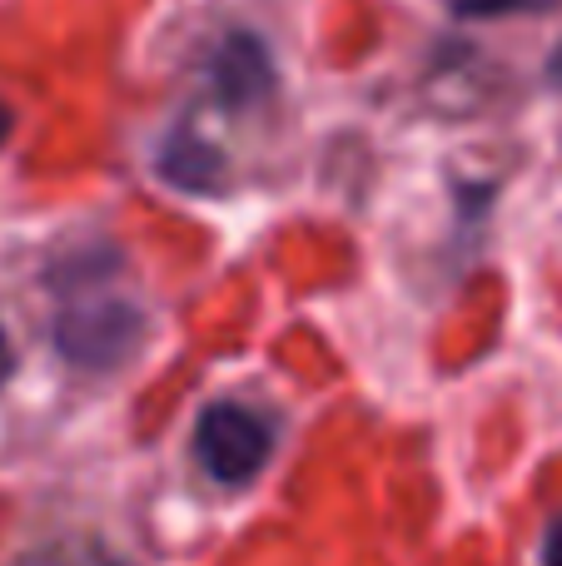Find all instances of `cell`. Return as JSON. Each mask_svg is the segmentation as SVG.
Returning <instances> with one entry per match:
<instances>
[{"instance_id": "cell-4", "label": "cell", "mask_w": 562, "mask_h": 566, "mask_svg": "<svg viewBox=\"0 0 562 566\" xmlns=\"http://www.w3.org/2000/svg\"><path fill=\"white\" fill-rule=\"evenodd\" d=\"M159 175L175 189H185V195H219V185H225V159H219V149H209L195 129H175V135L165 139V149H159Z\"/></svg>"}, {"instance_id": "cell-3", "label": "cell", "mask_w": 562, "mask_h": 566, "mask_svg": "<svg viewBox=\"0 0 562 566\" xmlns=\"http://www.w3.org/2000/svg\"><path fill=\"white\" fill-rule=\"evenodd\" d=\"M209 85H215V95L225 99L229 109H249V105H259V99H269V90H274V65H269L264 40L244 35V30L219 40V50L209 55Z\"/></svg>"}, {"instance_id": "cell-10", "label": "cell", "mask_w": 562, "mask_h": 566, "mask_svg": "<svg viewBox=\"0 0 562 566\" xmlns=\"http://www.w3.org/2000/svg\"><path fill=\"white\" fill-rule=\"evenodd\" d=\"M10 125H15V119H10V109L0 105V145H6V135H10Z\"/></svg>"}, {"instance_id": "cell-7", "label": "cell", "mask_w": 562, "mask_h": 566, "mask_svg": "<svg viewBox=\"0 0 562 566\" xmlns=\"http://www.w3.org/2000/svg\"><path fill=\"white\" fill-rule=\"evenodd\" d=\"M543 566H562V517H553L548 522V532H543Z\"/></svg>"}, {"instance_id": "cell-5", "label": "cell", "mask_w": 562, "mask_h": 566, "mask_svg": "<svg viewBox=\"0 0 562 566\" xmlns=\"http://www.w3.org/2000/svg\"><path fill=\"white\" fill-rule=\"evenodd\" d=\"M15 566H129V562L95 537H55L30 547L25 557H15Z\"/></svg>"}, {"instance_id": "cell-6", "label": "cell", "mask_w": 562, "mask_h": 566, "mask_svg": "<svg viewBox=\"0 0 562 566\" xmlns=\"http://www.w3.org/2000/svg\"><path fill=\"white\" fill-rule=\"evenodd\" d=\"M553 0H454L458 15H518V10H543Z\"/></svg>"}, {"instance_id": "cell-8", "label": "cell", "mask_w": 562, "mask_h": 566, "mask_svg": "<svg viewBox=\"0 0 562 566\" xmlns=\"http://www.w3.org/2000/svg\"><path fill=\"white\" fill-rule=\"evenodd\" d=\"M10 368H15V358H10V343H6V328H0V382L10 378Z\"/></svg>"}, {"instance_id": "cell-9", "label": "cell", "mask_w": 562, "mask_h": 566, "mask_svg": "<svg viewBox=\"0 0 562 566\" xmlns=\"http://www.w3.org/2000/svg\"><path fill=\"white\" fill-rule=\"evenodd\" d=\"M548 75H553V85H562V45H558V55L548 60Z\"/></svg>"}, {"instance_id": "cell-2", "label": "cell", "mask_w": 562, "mask_h": 566, "mask_svg": "<svg viewBox=\"0 0 562 566\" xmlns=\"http://www.w3.org/2000/svg\"><path fill=\"white\" fill-rule=\"evenodd\" d=\"M145 338V318L129 303H75L55 318V348L80 368H115Z\"/></svg>"}, {"instance_id": "cell-1", "label": "cell", "mask_w": 562, "mask_h": 566, "mask_svg": "<svg viewBox=\"0 0 562 566\" xmlns=\"http://www.w3.org/2000/svg\"><path fill=\"white\" fill-rule=\"evenodd\" d=\"M269 452H274V428L264 412L244 408V402H209L195 422V458L225 488L254 482L264 472Z\"/></svg>"}]
</instances>
